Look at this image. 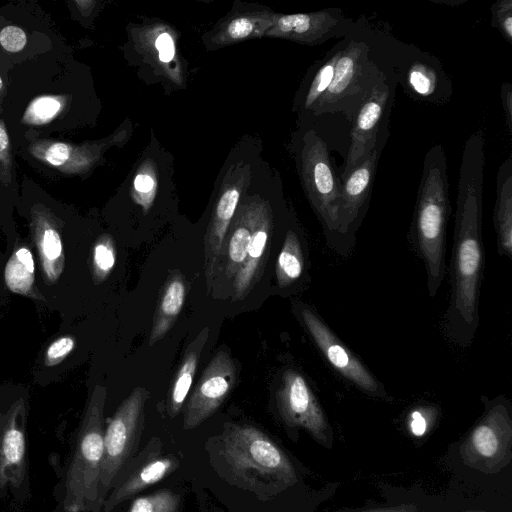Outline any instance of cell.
Returning a JSON list of instances; mask_svg holds the SVG:
<instances>
[{
    "mask_svg": "<svg viewBox=\"0 0 512 512\" xmlns=\"http://www.w3.org/2000/svg\"><path fill=\"white\" fill-rule=\"evenodd\" d=\"M484 133L467 138L459 171L458 194L448 268L450 295L442 317L447 338L461 348L473 342L479 327L480 291L484 272L482 238Z\"/></svg>",
    "mask_w": 512,
    "mask_h": 512,
    "instance_id": "cell-1",
    "label": "cell"
},
{
    "mask_svg": "<svg viewBox=\"0 0 512 512\" xmlns=\"http://www.w3.org/2000/svg\"><path fill=\"white\" fill-rule=\"evenodd\" d=\"M451 213L447 159L441 144L424 157L408 239L422 260L430 297L436 295L447 273L446 231Z\"/></svg>",
    "mask_w": 512,
    "mask_h": 512,
    "instance_id": "cell-2",
    "label": "cell"
},
{
    "mask_svg": "<svg viewBox=\"0 0 512 512\" xmlns=\"http://www.w3.org/2000/svg\"><path fill=\"white\" fill-rule=\"evenodd\" d=\"M219 454L229 478L260 498L273 497L298 480L283 449L251 425H226L220 437Z\"/></svg>",
    "mask_w": 512,
    "mask_h": 512,
    "instance_id": "cell-3",
    "label": "cell"
},
{
    "mask_svg": "<svg viewBox=\"0 0 512 512\" xmlns=\"http://www.w3.org/2000/svg\"><path fill=\"white\" fill-rule=\"evenodd\" d=\"M106 395L105 387L95 386L80 426L65 482L64 507L68 512L92 509L97 505Z\"/></svg>",
    "mask_w": 512,
    "mask_h": 512,
    "instance_id": "cell-4",
    "label": "cell"
},
{
    "mask_svg": "<svg viewBox=\"0 0 512 512\" xmlns=\"http://www.w3.org/2000/svg\"><path fill=\"white\" fill-rule=\"evenodd\" d=\"M484 411L459 447L462 462L484 474H495L512 460V408L500 395L483 397Z\"/></svg>",
    "mask_w": 512,
    "mask_h": 512,
    "instance_id": "cell-5",
    "label": "cell"
},
{
    "mask_svg": "<svg viewBox=\"0 0 512 512\" xmlns=\"http://www.w3.org/2000/svg\"><path fill=\"white\" fill-rule=\"evenodd\" d=\"M300 174L307 198L323 227L327 244L335 250L341 181L332 164L328 145L314 130L307 131L303 138Z\"/></svg>",
    "mask_w": 512,
    "mask_h": 512,
    "instance_id": "cell-6",
    "label": "cell"
},
{
    "mask_svg": "<svg viewBox=\"0 0 512 512\" xmlns=\"http://www.w3.org/2000/svg\"><path fill=\"white\" fill-rule=\"evenodd\" d=\"M332 81L311 109L314 115L343 112L353 117L351 104L357 111L382 72L371 60L370 48L364 41H343Z\"/></svg>",
    "mask_w": 512,
    "mask_h": 512,
    "instance_id": "cell-7",
    "label": "cell"
},
{
    "mask_svg": "<svg viewBox=\"0 0 512 512\" xmlns=\"http://www.w3.org/2000/svg\"><path fill=\"white\" fill-rule=\"evenodd\" d=\"M149 393L136 387L122 401L104 431V450L101 462L97 505L104 503L105 496L134 456L144 425V405Z\"/></svg>",
    "mask_w": 512,
    "mask_h": 512,
    "instance_id": "cell-8",
    "label": "cell"
},
{
    "mask_svg": "<svg viewBox=\"0 0 512 512\" xmlns=\"http://www.w3.org/2000/svg\"><path fill=\"white\" fill-rule=\"evenodd\" d=\"M295 308L300 322L334 371L368 396L387 397L384 385L311 306L298 303Z\"/></svg>",
    "mask_w": 512,
    "mask_h": 512,
    "instance_id": "cell-9",
    "label": "cell"
},
{
    "mask_svg": "<svg viewBox=\"0 0 512 512\" xmlns=\"http://www.w3.org/2000/svg\"><path fill=\"white\" fill-rule=\"evenodd\" d=\"M278 413L290 429H303L318 444L332 448V426L306 378L299 371L287 368L281 374L276 392Z\"/></svg>",
    "mask_w": 512,
    "mask_h": 512,
    "instance_id": "cell-10",
    "label": "cell"
},
{
    "mask_svg": "<svg viewBox=\"0 0 512 512\" xmlns=\"http://www.w3.org/2000/svg\"><path fill=\"white\" fill-rule=\"evenodd\" d=\"M383 143L347 176L340 179L339 226L335 250L346 255L355 243V235L368 209Z\"/></svg>",
    "mask_w": 512,
    "mask_h": 512,
    "instance_id": "cell-11",
    "label": "cell"
},
{
    "mask_svg": "<svg viewBox=\"0 0 512 512\" xmlns=\"http://www.w3.org/2000/svg\"><path fill=\"white\" fill-rule=\"evenodd\" d=\"M235 383L236 367L233 360L227 352H217L189 397L184 411V429H193L212 416Z\"/></svg>",
    "mask_w": 512,
    "mask_h": 512,
    "instance_id": "cell-12",
    "label": "cell"
},
{
    "mask_svg": "<svg viewBox=\"0 0 512 512\" xmlns=\"http://www.w3.org/2000/svg\"><path fill=\"white\" fill-rule=\"evenodd\" d=\"M381 72L353 120L351 142L340 179L359 166L378 145L380 123L390 97V87Z\"/></svg>",
    "mask_w": 512,
    "mask_h": 512,
    "instance_id": "cell-13",
    "label": "cell"
},
{
    "mask_svg": "<svg viewBox=\"0 0 512 512\" xmlns=\"http://www.w3.org/2000/svg\"><path fill=\"white\" fill-rule=\"evenodd\" d=\"M178 466L171 456L161 454V444L151 441L125 465L114 482V489L104 501L105 511L136 495L145 488L161 481Z\"/></svg>",
    "mask_w": 512,
    "mask_h": 512,
    "instance_id": "cell-14",
    "label": "cell"
},
{
    "mask_svg": "<svg viewBox=\"0 0 512 512\" xmlns=\"http://www.w3.org/2000/svg\"><path fill=\"white\" fill-rule=\"evenodd\" d=\"M341 9L326 8L308 13H295L275 18L267 34L306 44H318L344 35L351 26Z\"/></svg>",
    "mask_w": 512,
    "mask_h": 512,
    "instance_id": "cell-15",
    "label": "cell"
},
{
    "mask_svg": "<svg viewBox=\"0 0 512 512\" xmlns=\"http://www.w3.org/2000/svg\"><path fill=\"white\" fill-rule=\"evenodd\" d=\"M30 227L44 281L47 285L58 282L65 266V255L56 217L43 204L31 208Z\"/></svg>",
    "mask_w": 512,
    "mask_h": 512,
    "instance_id": "cell-16",
    "label": "cell"
},
{
    "mask_svg": "<svg viewBox=\"0 0 512 512\" xmlns=\"http://www.w3.org/2000/svg\"><path fill=\"white\" fill-rule=\"evenodd\" d=\"M25 406L15 402L0 416V483L17 486L25 469L26 441L24 433Z\"/></svg>",
    "mask_w": 512,
    "mask_h": 512,
    "instance_id": "cell-17",
    "label": "cell"
},
{
    "mask_svg": "<svg viewBox=\"0 0 512 512\" xmlns=\"http://www.w3.org/2000/svg\"><path fill=\"white\" fill-rule=\"evenodd\" d=\"M403 79L405 89L417 100L442 104L451 95V84L447 75L429 56L413 59L405 69Z\"/></svg>",
    "mask_w": 512,
    "mask_h": 512,
    "instance_id": "cell-18",
    "label": "cell"
},
{
    "mask_svg": "<svg viewBox=\"0 0 512 512\" xmlns=\"http://www.w3.org/2000/svg\"><path fill=\"white\" fill-rule=\"evenodd\" d=\"M272 218L270 210L255 209L251 241L246 259L234 276L236 298L243 297L261 275L267 247L271 236Z\"/></svg>",
    "mask_w": 512,
    "mask_h": 512,
    "instance_id": "cell-19",
    "label": "cell"
},
{
    "mask_svg": "<svg viewBox=\"0 0 512 512\" xmlns=\"http://www.w3.org/2000/svg\"><path fill=\"white\" fill-rule=\"evenodd\" d=\"M28 150L37 160L65 174L82 173L90 168L97 158L91 146L61 141L37 140L30 144Z\"/></svg>",
    "mask_w": 512,
    "mask_h": 512,
    "instance_id": "cell-20",
    "label": "cell"
},
{
    "mask_svg": "<svg viewBox=\"0 0 512 512\" xmlns=\"http://www.w3.org/2000/svg\"><path fill=\"white\" fill-rule=\"evenodd\" d=\"M497 251L512 259V159L509 156L498 168L496 199L493 210Z\"/></svg>",
    "mask_w": 512,
    "mask_h": 512,
    "instance_id": "cell-21",
    "label": "cell"
},
{
    "mask_svg": "<svg viewBox=\"0 0 512 512\" xmlns=\"http://www.w3.org/2000/svg\"><path fill=\"white\" fill-rule=\"evenodd\" d=\"M307 251L302 237L294 229H289L284 237L275 264L277 285L288 289L300 284L307 272Z\"/></svg>",
    "mask_w": 512,
    "mask_h": 512,
    "instance_id": "cell-22",
    "label": "cell"
},
{
    "mask_svg": "<svg viewBox=\"0 0 512 512\" xmlns=\"http://www.w3.org/2000/svg\"><path fill=\"white\" fill-rule=\"evenodd\" d=\"M185 296L186 283L183 276L179 273L171 275L164 286L154 316L149 345L162 339L174 325L182 310Z\"/></svg>",
    "mask_w": 512,
    "mask_h": 512,
    "instance_id": "cell-23",
    "label": "cell"
},
{
    "mask_svg": "<svg viewBox=\"0 0 512 512\" xmlns=\"http://www.w3.org/2000/svg\"><path fill=\"white\" fill-rule=\"evenodd\" d=\"M239 198V188L231 187L223 192L216 205L207 238L206 270L208 281L214 272L217 257L221 252L223 241L229 224L236 211Z\"/></svg>",
    "mask_w": 512,
    "mask_h": 512,
    "instance_id": "cell-24",
    "label": "cell"
},
{
    "mask_svg": "<svg viewBox=\"0 0 512 512\" xmlns=\"http://www.w3.org/2000/svg\"><path fill=\"white\" fill-rule=\"evenodd\" d=\"M209 329H203L197 338L187 348L181 365L172 380L168 396L167 411L170 417H175L181 410L191 388L200 353L208 338Z\"/></svg>",
    "mask_w": 512,
    "mask_h": 512,
    "instance_id": "cell-25",
    "label": "cell"
},
{
    "mask_svg": "<svg viewBox=\"0 0 512 512\" xmlns=\"http://www.w3.org/2000/svg\"><path fill=\"white\" fill-rule=\"evenodd\" d=\"M5 282L14 293L39 299L34 287V260L31 251L19 247L9 258L5 266Z\"/></svg>",
    "mask_w": 512,
    "mask_h": 512,
    "instance_id": "cell-26",
    "label": "cell"
},
{
    "mask_svg": "<svg viewBox=\"0 0 512 512\" xmlns=\"http://www.w3.org/2000/svg\"><path fill=\"white\" fill-rule=\"evenodd\" d=\"M254 211L255 209L246 211L230 235L226 264V273L229 278L235 276L246 259L252 236Z\"/></svg>",
    "mask_w": 512,
    "mask_h": 512,
    "instance_id": "cell-27",
    "label": "cell"
},
{
    "mask_svg": "<svg viewBox=\"0 0 512 512\" xmlns=\"http://www.w3.org/2000/svg\"><path fill=\"white\" fill-rule=\"evenodd\" d=\"M341 47V43H339L337 46L333 47V49H331L321 61L317 63L310 82L308 83L305 90L302 103L304 110L311 111L315 103L319 100V98L330 85Z\"/></svg>",
    "mask_w": 512,
    "mask_h": 512,
    "instance_id": "cell-28",
    "label": "cell"
},
{
    "mask_svg": "<svg viewBox=\"0 0 512 512\" xmlns=\"http://www.w3.org/2000/svg\"><path fill=\"white\" fill-rule=\"evenodd\" d=\"M66 103L63 95L37 96L28 104L21 121L27 125L47 124L64 110Z\"/></svg>",
    "mask_w": 512,
    "mask_h": 512,
    "instance_id": "cell-29",
    "label": "cell"
},
{
    "mask_svg": "<svg viewBox=\"0 0 512 512\" xmlns=\"http://www.w3.org/2000/svg\"><path fill=\"white\" fill-rule=\"evenodd\" d=\"M116 261V248L110 235H102L92 251L91 273L96 284L107 279Z\"/></svg>",
    "mask_w": 512,
    "mask_h": 512,
    "instance_id": "cell-30",
    "label": "cell"
},
{
    "mask_svg": "<svg viewBox=\"0 0 512 512\" xmlns=\"http://www.w3.org/2000/svg\"><path fill=\"white\" fill-rule=\"evenodd\" d=\"M180 496L169 489L136 498L127 512H178Z\"/></svg>",
    "mask_w": 512,
    "mask_h": 512,
    "instance_id": "cell-31",
    "label": "cell"
},
{
    "mask_svg": "<svg viewBox=\"0 0 512 512\" xmlns=\"http://www.w3.org/2000/svg\"><path fill=\"white\" fill-rule=\"evenodd\" d=\"M438 410L433 405H419L407 415V428L415 437L423 436L436 418Z\"/></svg>",
    "mask_w": 512,
    "mask_h": 512,
    "instance_id": "cell-32",
    "label": "cell"
},
{
    "mask_svg": "<svg viewBox=\"0 0 512 512\" xmlns=\"http://www.w3.org/2000/svg\"><path fill=\"white\" fill-rule=\"evenodd\" d=\"M491 25L512 43V0H498L490 8Z\"/></svg>",
    "mask_w": 512,
    "mask_h": 512,
    "instance_id": "cell-33",
    "label": "cell"
},
{
    "mask_svg": "<svg viewBox=\"0 0 512 512\" xmlns=\"http://www.w3.org/2000/svg\"><path fill=\"white\" fill-rule=\"evenodd\" d=\"M75 347V338L69 335L62 336L54 340L46 349L44 354V364L47 367H53L62 362Z\"/></svg>",
    "mask_w": 512,
    "mask_h": 512,
    "instance_id": "cell-34",
    "label": "cell"
},
{
    "mask_svg": "<svg viewBox=\"0 0 512 512\" xmlns=\"http://www.w3.org/2000/svg\"><path fill=\"white\" fill-rule=\"evenodd\" d=\"M134 190L137 193V201L145 209H148L152 203L155 194V179L146 172H139L134 179Z\"/></svg>",
    "mask_w": 512,
    "mask_h": 512,
    "instance_id": "cell-35",
    "label": "cell"
},
{
    "mask_svg": "<svg viewBox=\"0 0 512 512\" xmlns=\"http://www.w3.org/2000/svg\"><path fill=\"white\" fill-rule=\"evenodd\" d=\"M26 42V33L18 26L9 25L0 31V44L8 52L21 51Z\"/></svg>",
    "mask_w": 512,
    "mask_h": 512,
    "instance_id": "cell-36",
    "label": "cell"
},
{
    "mask_svg": "<svg viewBox=\"0 0 512 512\" xmlns=\"http://www.w3.org/2000/svg\"><path fill=\"white\" fill-rule=\"evenodd\" d=\"M256 23L250 17H238L227 25L224 36L228 40H241L255 31Z\"/></svg>",
    "mask_w": 512,
    "mask_h": 512,
    "instance_id": "cell-37",
    "label": "cell"
},
{
    "mask_svg": "<svg viewBox=\"0 0 512 512\" xmlns=\"http://www.w3.org/2000/svg\"><path fill=\"white\" fill-rule=\"evenodd\" d=\"M11 163L9 135L5 124L0 120V177L4 181L10 180Z\"/></svg>",
    "mask_w": 512,
    "mask_h": 512,
    "instance_id": "cell-38",
    "label": "cell"
},
{
    "mask_svg": "<svg viewBox=\"0 0 512 512\" xmlns=\"http://www.w3.org/2000/svg\"><path fill=\"white\" fill-rule=\"evenodd\" d=\"M155 47L158 51V58L161 62H170L175 54V45L170 34L163 32L155 41Z\"/></svg>",
    "mask_w": 512,
    "mask_h": 512,
    "instance_id": "cell-39",
    "label": "cell"
},
{
    "mask_svg": "<svg viewBox=\"0 0 512 512\" xmlns=\"http://www.w3.org/2000/svg\"><path fill=\"white\" fill-rule=\"evenodd\" d=\"M505 125L508 133L512 134V84L504 82L500 89Z\"/></svg>",
    "mask_w": 512,
    "mask_h": 512,
    "instance_id": "cell-40",
    "label": "cell"
},
{
    "mask_svg": "<svg viewBox=\"0 0 512 512\" xmlns=\"http://www.w3.org/2000/svg\"><path fill=\"white\" fill-rule=\"evenodd\" d=\"M354 512H419L418 506L414 503H405L389 507L371 508Z\"/></svg>",
    "mask_w": 512,
    "mask_h": 512,
    "instance_id": "cell-41",
    "label": "cell"
},
{
    "mask_svg": "<svg viewBox=\"0 0 512 512\" xmlns=\"http://www.w3.org/2000/svg\"><path fill=\"white\" fill-rule=\"evenodd\" d=\"M433 3L444 4L451 7L460 6L466 2V0H430Z\"/></svg>",
    "mask_w": 512,
    "mask_h": 512,
    "instance_id": "cell-42",
    "label": "cell"
},
{
    "mask_svg": "<svg viewBox=\"0 0 512 512\" xmlns=\"http://www.w3.org/2000/svg\"><path fill=\"white\" fill-rule=\"evenodd\" d=\"M461 512H488V511L481 510V509H470V510H465V511H461Z\"/></svg>",
    "mask_w": 512,
    "mask_h": 512,
    "instance_id": "cell-43",
    "label": "cell"
},
{
    "mask_svg": "<svg viewBox=\"0 0 512 512\" xmlns=\"http://www.w3.org/2000/svg\"><path fill=\"white\" fill-rule=\"evenodd\" d=\"M2 89H3V80H2V78L0 76V92L2 91Z\"/></svg>",
    "mask_w": 512,
    "mask_h": 512,
    "instance_id": "cell-44",
    "label": "cell"
}]
</instances>
